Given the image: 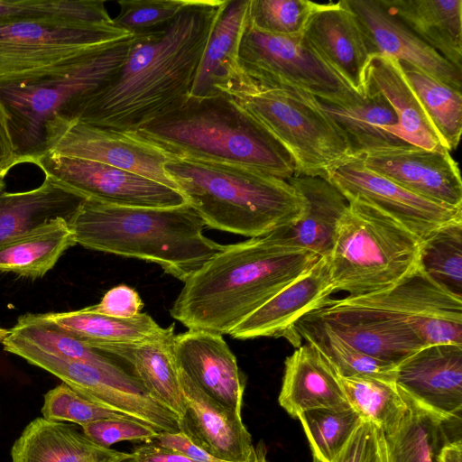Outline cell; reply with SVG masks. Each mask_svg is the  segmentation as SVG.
I'll return each mask as SVG.
<instances>
[{
  "mask_svg": "<svg viewBox=\"0 0 462 462\" xmlns=\"http://www.w3.org/2000/svg\"><path fill=\"white\" fill-rule=\"evenodd\" d=\"M133 39H119L51 75L0 86L15 152L23 163L34 164L75 123L79 104L116 74Z\"/></svg>",
  "mask_w": 462,
  "mask_h": 462,
  "instance_id": "8992f818",
  "label": "cell"
},
{
  "mask_svg": "<svg viewBox=\"0 0 462 462\" xmlns=\"http://www.w3.org/2000/svg\"><path fill=\"white\" fill-rule=\"evenodd\" d=\"M332 302L389 312L410 326L426 346L462 345V299L441 288L420 267L391 289Z\"/></svg>",
  "mask_w": 462,
  "mask_h": 462,
  "instance_id": "7c38bea8",
  "label": "cell"
},
{
  "mask_svg": "<svg viewBox=\"0 0 462 462\" xmlns=\"http://www.w3.org/2000/svg\"><path fill=\"white\" fill-rule=\"evenodd\" d=\"M41 18L88 23H107L111 21L102 0H0V23Z\"/></svg>",
  "mask_w": 462,
  "mask_h": 462,
  "instance_id": "b9f144b4",
  "label": "cell"
},
{
  "mask_svg": "<svg viewBox=\"0 0 462 462\" xmlns=\"http://www.w3.org/2000/svg\"><path fill=\"white\" fill-rule=\"evenodd\" d=\"M269 131L291 154L297 175L326 178L328 170L349 156L348 147L316 97L290 88L261 83L238 65L216 85Z\"/></svg>",
  "mask_w": 462,
  "mask_h": 462,
  "instance_id": "52a82bcc",
  "label": "cell"
},
{
  "mask_svg": "<svg viewBox=\"0 0 462 462\" xmlns=\"http://www.w3.org/2000/svg\"><path fill=\"white\" fill-rule=\"evenodd\" d=\"M313 458L336 462L349 439L362 423L357 412L347 410L315 409L298 416Z\"/></svg>",
  "mask_w": 462,
  "mask_h": 462,
  "instance_id": "60d3db41",
  "label": "cell"
},
{
  "mask_svg": "<svg viewBox=\"0 0 462 462\" xmlns=\"http://www.w3.org/2000/svg\"><path fill=\"white\" fill-rule=\"evenodd\" d=\"M164 171L210 228L258 237L302 212V199L288 180L258 171L175 157Z\"/></svg>",
  "mask_w": 462,
  "mask_h": 462,
  "instance_id": "5b68a950",
  "label": "cell"
},
{
  "mask_svg": "<svg viewBox=\"0 0 462 462\" xmlns=\"http://www.w3.org/2000/svg\"><path fill=\"white\" fill-rule=\"evenodd\" d=\"M439 462H462L461 438L450 440L442 448Z\"/></svg>",
  "mask_w": 462,
  "mask_h": 462,
  "instance_id": "f5cc1de1",
  "label": "cell"
},
{
  "mask_svg": "<svg viewBox=\"0 0 462 462\" xmlns=\"http://www.w3.org/2000/svg\"><path fill=\"white\" fill-rule=\"evenodd\" d=\"M301 338L316 346L340 377L371 376L395 381L396 365L356 349L334 335L311 313L295 323L288 341L298 347Z\"/></svg>",
  "mask_w": 462,
  "mask_h": 462,
  "instance_id": "d590c367",
  "label": "cell"
},
{
  "mask_svg": "<svg viewBox=\"0 0 462 462\" xmlns=\"http://www.w3.org/2000/svg\"><path fill=\"white\" fill-rule=\"evenodd\" d=\"M314 4L307 0H250L247 23L263 32L300 37Z\"/></svg>",
  "mask_w": 462,
  "mask_h": 462,
  "instance_id": "7bdbcfd3",
  "label": "cell"
},
{
  "mask_svg": "<svg viewBox=\"0 0 462 462\" xmlns=\"http://www.w3.org/2000/svg\"><path fill=\"white\" fill-rule=\"evenodd\" d=\"M254 462H270L267 458V450L265 445L259 443L255 446Z\"/></svg>",
  "mask_w": 462,
  "mask_h": 462,
  "instance_id": "db71d44e",
  "label": "cell"
},
{
  "mask_svg": "<svg viewBox=\"0 0 462 462\" xmlns=\"http://www.w3.org/2000/svg\"><path fill=\"white\" fill-rule=\"evenodd\" d=\"M131 454V462H196L178 451L159 446L154 441L141 444Z\"/></svg>",
  "mask_w": 462,
  "mask_h": 462,
  "instance_id": "f907efd6",
  "label": "cell"
},
{
  "mask_svg": "<svg viewBox=\"0 0 462 462\" xmlns=\"http://www.w3.org/2000/svg\"><path fill=\"white\" fill-rule=\"evenodd\" d=\"M11 457L12 462H124L132 454L98 446L69 424L37 418L15 440Z\"/></svg>",
  "mask_w": 462,
  "mask_h": 462,
  "instance_id": "4316f807",
  "label": "cell"
},
{
  "mask_svg": "<svg viewBox=\"0 0 462 462\" xmlns=\"http://www.w3.org/2000/svg\"><path fill=\"white\" fill-rule=\"evenodd\" d=\"M9 333L60 358L91 365L116 374L131 373L118 363L119 358L79 341L52 321L47 313L20 316Z\"/></svg>",
  "mask_w": 462,
  "mask_h": 462,
  "instance_id": "8d00e7d4",
  "label": "cell"
},
{
  "mask_svg": "<svg viewBox=\"0 0 462 462\" xmlns=\"http://www.w3.org/2000/svg\"><path fill=\"white\" fill-rule=\"evenodd\" d=\"M76 245L69 221L59 217L0 245V271L36 279L53 268Z\"/></svg>",
  "mask_w": 462,
  "mask_h": 462,
  "instance_id": "e575fe53",
  "label": "cell"
},
{
  "mask_svg": "<svg viewBox=\"0 0 462 462\" xmlns=\"http://www.w3.org/2000/svg\"><path fill=\"white\" fill-rule=\"evenodd\" d=\"M366 89L379 92L392 106L399 119L401 138L429 150L445 148L398 60L371 55L365 71Z\"/></svg>",
  "mask_w": 462,
  "mask_h": 462,
  "instance_id": "f1b7e54d",
  "label": "cell"
},
{
  "mask_svg": "<svg viewBox=\"0 0 462 462\" xmlns=\"http://www.w3.org/2000/svg\"><path fill=\"white\" fill-rule=\"evenodd\" d=\"M278 402L292 418L315 409L351 408L336 371L308 342L286 357Z\"/></svg>",
  "mask_w": 462,
  "mask_h": 462,
  "instance_id": "d4e9b609",
  "label": "cell"
},
{
  "mask_svg": "<svg viewBox=\"0 0 462 462\" xmlns=\"http://www.w3.org/2000/svg\"><path fill=\"white\" fill-rule=\"evenodd\" d=\"M378 435V444H379V455L377 462H384V455H383V433L377 429Z\"/></svg>",
  "mask_w": 462,
  "mask_h": 462,
  "instance_id": "11a10c76",
  "label": "cell"
},
{
  "mask_svg": "<svg viewBox=\"0 0 462 462\" xmlns=\"http://www.w3.org/2000/svg\"><path fill=\"white\" fill-rule=\"evenodd\" d=\"M430 123L448 151L456 149L462 132V94L412 65L400 62Z\"/></svg>",
  "mask_w": 462,
  "mask_h": 462,
  "instance_id": "74e56055",
  "label": "cell"
},
{
  "mask_svg": "<svg viewBox=\"0 0 462 462\" xmlns=\"http://www.w3.org/2000/svg\"><path fill=\"white\" fill-rule=\"evenodd\" d=\"M238 65L261 83L296 89L326 102L346 105L364 98L316 54L302 36L270 34L246 23L239 43Z\"/></svg>",
  "mask_w": 462,
  "mask_h": 462,
  "instance_id": "30bf717a",
  "label": "cell"
},
{
  "mask_svg": "<svg viewBox=\"0 0 462 462\" xmlns=\"http://www.w3.org/2000/svg\"><path fill=\"white\" fill-rule=\"evenodd\" d=\"M134 134L170 157L239 165L286 180L298 172L287 149L223 93L189 96Z\"/></svg>",
  "mask_w": 462,
  "mask_h": 462,
  "instance_id": "277c9868",
  "label": "cell"
},
{
  "mask_svg": "<svg viewBox=\"0 0 462 462\" xmlns=\"http://www.w3.org/2000/svg\"><path fill=\"white\" fill-rule=\"evenodd\" d=\"M51 177L85 199L129 207L166 208L187 202L175 189L100 162L47 152L34 162Z\"/></svg>",
  "mask_w": 462,
  "mask_h": 462,
  "instance_id": "5bb4252c",
  "label": "cell"
},
{
  "mask_svg": "<svg viewBox=\"0 0 462 462\" xmlns=\"http://www.w3.org/2000/svg\"><path fill=\"white\" fill-rule=\"evenodd\" d=\"M159 446L178 451L196 462H225L196 445L184 432L159 433L153 440Z\"/></svg>",
  "mask_w": 462,
  "mask_h": 462,
  "instance_id": "681fc988",
  "label": "cell"
},
{
  "mask_svg": "<svg viewBox=\"0 0 462 462\" xmlns=\"http://www.w3.org/2000/svg\"><path fill=\"white\" fill-rule=\"evenodd\" d=\"M313 462H319V460H317V459H314V458H313Z\"/></svg>",
  "mask_w": 462,
  "mask_h": 462,
  "instance_id": "680465c9",
  "label": "cell"
},
{
  "mask_svg": "<svg viewBox=\"0 0 462 462\" xmlns=\"http://www.w3.org/2000/svg\"><path fill=\"white\" fill-rule=\"evenodd\" d=\"M10 329H6L0 326V341H2L8 334Z\"/></svg>",
  "mask_w": 462,
  "mask_h": 462,
  "instance_id": "6f0895ef",
  "label": "cell"
},
{
  "mask_svg": "<svg viewBox=\"0 0 462 462\" xmlns=\"http://www.w3.org/2000/svg\"><path fill=\"white\" fill-rule=\"evenodd\" d=\"M310 313L356 349L394 365L428 346L404 321L383 310L338 305L331 300Z\"/></svg>",
  "mask_w": 462,
  "mask_h": 462,
  "instance_id": "e0dca14e",
  "label": "cell"
},
{
  "mask_svg": "<svg viewBox=\"0 0 462 462\" xmlns=\"http://www.w3.org/2000/svg\"><path fill=\"white\" fill-rule=\"evenodd\" d=\"M226 0H189L166 25L134 35L116 74L79 104L74 120L134 133L181 105Z\"/></svg>",
  "mask_w": 462,
  "mask_h": 462,
  "instance_id": "6da1fadb",
  "label": "cell"
},
{
  "mask_svg": "<svg viewBox=\"0 0 462 462\" xmlns=\"http://www.w3.org/2000/svg\"><path fill=\"white\" fill-rule=\"evenodd\" d=\"M23 163L17 156L9 127V117L0 100V169L11 170Z\"/></svg>",
  "mask_w": 462,
  "mask_h": 462,
  "instance_id": "816d5d0a",
  "label": "cell"
},
{
  "mask_svg": "<svg viewBox=\"0 0 462 462\" xmlns=\"http://www.w3.org/2000/svg\"><path fill=\"white\" fill-rule=\"evenodd\" d=\"M250 0H226L205 46L189 96L217 95L216 85L238 63V49L247 23Z\"/></svg>",
  "mask_w": 462,
  "mask_h": 462,
  "instance_id": "836d02e7",
  "label": "cell"
},
{
  "mask_svg": "<svg viewBox=\"0 0 462 462\" xmlns=\"http://www.w3.org/2000/svg\"><path fill=\"white\" fill-rule=\"evenodd\" d=\"M174 336L171 325L161 335L117 349L114 356L131 366L132 374L151 397L173 411L181 426L185 403L172 353Z\"/></svg>",
  "mask_w": 462,
  "mask_h": 462,
  "instance_id": "1f68e13d",
  "label": "cell"
},
{
  "mask_svg": "<svg viewBox=\"0 0 462 462\" xmlns=\"http://www.w3.org/2000/svg\"><path fill=\"white\" fill-rule=\"evenodd\" d=\"M1 342L6 352L52 374L97 404L125 414L160 433L180 431L178 416L151 397L131 373L116 374L91 365L60 358L11 334Z\"/></svg>",
  "mask_w": 462,
  "mask_h": 462,
  "instance_id": "8fae6325",
  "label": "cell"
},
{
  "mask_svg": "<svg viewBox=\"0 0 462 462\" xmlns=\"http://www.w3.org/2000/svg\"><path fill=\"white\" fill-rule=\"evenodd\" d=\"M47 316L86 345L114 356L120 348L142 343L161 335L165 328L147 313L128 319L113 318L92 311L88 307Z\"/></svg>",
  "mask_w": 462,
  "mask_h": 462,
  "instance_id": "d6a6232c",
  "label": "cell"
},
{
  "mask_svg": "<svg viewBox=\"0 0 462 462\" xmlns=\"http://www.w3.org/2000/svg\"><path fill=\"white\" fill-rule=\"evenodd\" d=\"M449 63L462 69L461 0H379Z\"/></svg>",
  "mask_w": 462,
  "mask_h": 462,
  "instance_id": "f546056e",
  "label": "cell"
},
{
  "mask_svg": "<svg viewBox=\"0 0 462 462\" xmlns=\"http://www.w3.org/2000/svg\"><path fill=\"white\" fill-rule=\"evenodd\" d=\"M346 200L328 258L334 292L356 298L393 288L419 267L422 241L372 205Z\"/></svg>",
  "mask_w": 462,
  "mask_h": 462,
  "instance_id": "ba28073f",
  "label": "cell"
},
{
  "mask_svg": "<svg viewBox=\"0 0 462 462\" xmlns=\"http://www.w3.org/2000/svg\"><path fill=\"white\" fill-rule=\"evenodd\" d=\"M316 104L344 138L350 157L409 143L400 136L396 113L379 92L366 89L365 97L352 104H333L317 98Z\"/></svg>",
  "mask_w": 462,
  "mask_h": 462,
  "instance_id": "484cf974",
  "label": "cell"
},
{
  "mask_svg": "<svg viewBox=\"0 0 462 462\" xmlns=\"http://www.w3.org/2000/svg\"><path fill=\"white\" fill-rule=\"evenodd\" d=\"M172 353L178 373L226 409L242 415L245 382L223 335L188 329L174 336Z\"/></svg>",
  "mask_w": 462,
  "mask_h": 462,
  "instance_id": "ac0fdd59",
  "label": "cell"
},
{
  "mask_svg": "<svg viewBox=\"0 0 462 462\" xmlns=\"http://www.w3.org/2000/svg\"><path fill=\"white\" fill-rule=\"evenodd\" d=\"M326 179L348 199H357L393 217L421 241L441 226L462 219V208L442 205L402 188L348 157Z\"/></svg>",
  "mask_w": 462,
  "mask_h": 462,
  "instance_id": "4fadbf2b",
  "label": "cell"
},
{
  "mask_svg": "<svg viewBox=\"0 0 462 462\" xmlns=\"http://www.w3.org/2000/svg\"><path fill=\"white\" fill-rule=\"evenodd\" d=\"M332 293L328 259L320 257L308 272L246 317L228 335L243 340L263 337H283L289 340L295 323L327 306Z\"/></svg>",
  "mask_w": 462,
  "mask_h": 462,
  "instance_id": "7402d4cb",
  "label": "cell"
},
{
  "mask_svg": "<svg viewBox=\"0 0 462 462\" xmlns=\"http://www.w3.org/2000/svg\"><path fill=\"white\" fill-rule=\"evenodd\" d=\"M124 462H131L130 460H126V461H124Z\"/></svg>",
  "mask_w": 462,
  "mask_h": 462,
  "instance_id": "91938a15",
  "label": "cell"
},
{
  "mask_svg": "<svg viewBox=\"0 0 462 462\" xmlns=\"http://www.w3.org/2000/svg\"><path fill=\"white\" fill-rule=\"evenodd\" d=\"M346 399L363 421L383 434L392 432L407 411V402L395 381L371 376L340 377Z\"/></svg>",
  "mask_w": 462,
  "mask_h": 462,
  "instance_id": "f35d334b",
  "label": "cell"
},
{
  "mask_svg": "<svg viewBox=\"0 0 462 462\" xmlns=\"http://www.w3.org/2000/svg\"><path fill=\"white\" fill-rule=\"evenodd\" d=\"M48 152L100 162L178 189L164 171L171 157L134 133L75 122Z\"/></svg>",
  "mask_w": 462,
  "mask_h": 462,
  "instance_id": "2e32d148",
  "label": "cell"
},
{
  "mask_svg": "<svg viewBox=\"0 0 462 462\" xmlns=\"http://www.w3.org/2000/svg\"><path fill=\"white\" fill-rule=\"evenodd\" d=\"M83 434L98 446L110 448L122 441L149 443L158 434L155 429L134 420L106 419L82 426Z\"/></svg>",
  "mask_w": 462,
  "mask_h": 462,
  "instance_id": "bcb514c9",
  "label": "cell"
},
{
  "mask_svg": "<svg viewBox=\"0 0 462 462\" xmlns=\"http://www.w3.org/2000/svg\"><path fill=\"white\" fill-rule=\"evenodd\" d=\"M356 15L371 55L383 54L414 66L461 91L462 69L455 67L393 16L379 0H346Z\"/></svg>",
  "mask_w": 462,
  "mask_h": 462,
  "instance_id": "44dd1931",
  "label": "cell"
},
{
  "mask_svg": "<svg viewBox=\"0 0 462 462\" xmlns=\"http://www.w3.org/2000/svg\"><path fill=\"white\" fill-rule=\"evenodd\" d=\"M365 166L431 201L462 208V180L447 149L429 150L408 143L367 153Z\"/></svg>",
  "mask_w": 462,
  "mask_h": 462,
  "instance_id": "9a60e30c",
  "label": "cell"
},
{
  "mask_svg": "<svg viewBox=\"0 0 462 462\" xmlns=\"http://www.w3.org/2000/svg\"><path fill=\"white\" fill-rule=\"evenodd\" d=\"M9 171L8 169H0V192H2L5 187V178Z\"/></svg>",
  "mask_w": 462,
  "mask_h": 462,
  "instance_id": "9f6ffc18",
  "label": "cell"
},
{
  "mask_svg": "<svg viewBox=\"0 0 462 462\" xmlns=\"http://www.w3.org/2000/svg\"><path fill=\"white\" fill-rule=\"evenodd\" d=\"M319 258L270 234L223 245L183 282L171 316L189 329L229 334Z\"/></svg>",
  "mask_w": 462,
  "mask_h": 462,
  "instance_id": "7a4b0ae2",
  "label": "cell"
},
{
  "mask_svg": "<svg viewBox=\"0 0 462 462\" xmlns=\"http://www.w3.org/2000/svg\"><path fill=\"white\" fill-rule=\"evenodd\" d=\"M42 413L47 420L70 421L80 426L106 419L134 420L86 399L64 383L44 395Z\"/></svg>",
  "mask_w": 462,
  "mask_h": 462,
  "instance_id": "ee69618b",
  "label": "cell"
},
{
  "mask_svg": "<svg viewBox=\"0 0 462 462\" xmlns=\"http://www.w3.org/2000/svg\"><path fill=\"white\" fill-rule=\"evenodd\" d=\"M143 302L135 290L121 284L107 291L101 300L89 309L113 318L128 319L141 312Z\"/></svg>",
  "mask_w": 462,
  "mask_h": 462,
  "instance_id": "7dc6e473",
  "label": "cell"
},
{
  "mask_svg": "<svg viewBox=\"0 0 462 462\" xmlns=\"http://www.w3.org/2000/svg\"><path fill=\"white\" fill-rule=\"evenodd\" d=\"M69 224L76 244L154 263L181 282L223 248L203 234L206 224L189 203L148 208L86 199Z\"/></svg>",
  "mask_w": 462,
  "mask_h": 462,
  "instance_id": "3957f363",
  "label": "cell"
},
{
  "mask_svg": "<svg viewBox=\"0 0 462 462\" xmlns=\"http://www.w3.org/2000/svg\"><path fill=\"white\" fill-rule=\"evenodd\" d=\"M303 39L358 96H365L370 59L364 33L346 0L314 4Z\"/></svg>",
  "mask_w": 462,
  "mask_h": 462,
  "instance_id": "ffe728a7",
  "label": "cell"
},
{
  "mask_svg": "<svg viewBox=\"0 0 462 462\" xmlns=\"http://www.w3.org/2000/svg\"><path fill=\"white\" fill-rule=\"evenodd\" d=\"M189 0H119L113 24L132 35L159 29L171 22Z\"/></svg>",
  "mask_w": 462,
  "mask_h": 462,
  "instance_id": "f6af8a7d",
  "label": "cell"
},
{
  "mask_svg": "<svg viewBox=\"0 0 462 462\" xmlns=\"http://www.w3.org/2000/svg\"><path fill=\"white\" fill-rule=\"evenodd\" d=\"M401 393L407 411L397 427L383 434L384 462H439L442 448L461 438L462 418L444 420Z\"/></svg>",
  "mask_w": 462,
  "mask_h": 462,
  "instance_id": "4dcf8cb0",
  "label": "cell"
},
{
  "mask_svg": "<svg viewBox=\"0 0 462 462\" xmlns=\"http://www.w3.org/2000/svg\"><path fill=\"white\" fill-rule=\"evenodd\" d=\"M419 267L441 288L462 299V219L422 240Z\"/></svg>",
  "mask_w": 462,
  "mask_h": 462,
  "instance_id": "ab89813d",
  "label": "cell"
},
{
  "mask_svg": "<svg viewBox=\"0 0 462 462\" xmlns=\"http://www.w3.org/2000/svg\"><path fill=\"white\" fill-rule=\"evenodd\" d=\"M378 455L377 428L370 422L362 421L336 462H377Z\"/></svg>",
  "mask_w": 462,
  "mask_h": 462,
  "instance_id": "c3c4849f",
  "label": "cell"
},
{
  "mask_svg": "<svg viewBox=\"0 0 462 462\" xmlns=\"http://www.w3.org/2000/svg\"><path fill=\"white\" fill-rule=\"evenodd\" d=\"M85 199L49 176L33 189L0 192V245L55 218L69 222Z\"/></svg>",
  "mask_w": 462,
  "mask_h": 462,
  "instance_id": "83f0119b",
  "label": "cell"
},
{
  "mask_svg": "<svg viewBox=\"0 0 462 462\" xmlns=\"http://www.w3.org/2000/svg\"><path fill=\"white\" fill-rule=\"evenodd\" d=\"M405 395L444 420L462 418V345L425 346L395 368Z\"/></svg>",
  "mask_w": 462,
  "mask_h": 462,
  "instance_id": "d6986e66",
  "label": "cell"
},
{
  "mask_svg": "<svg viewBox=\"0 0 462 462\" xmlns=\"http://www.w3.org/2000/svg\"><path fill=\"white\" fill-rule=\"evenodd\" d=\"M128 32L113 23L57 18L0 23V86L53 74Z\"/></svg>",
  "mask_w": 462,
  "mask_h": 462,
  "instance_id": "9c48e42d",
  "label": "cell"
},
{
  "mask_svg": "<svg viewBox=\"0 0 462 462\" xmlns=\"http://www.w3.org/2000/svg\"><path fill=\"white\" fill-rule=\"evenodd\" d=\"M178 376L185 403L180 431L219 460L254 462V446L242 415L209 398L185 375Z\"/></svg>",
  "mask_w": 462,
  "mask_h": 462,
  "instance_id": "cb8c5ba5",
  "label": "cell"
},
{
  "mask_svg": "<svg viewBox=\"0 0 462 462\" xmlns=\"http://www.w3.org/2000/svg\"><path fill=\"white\" fill-rule=\"evenodd\" d=\"M288 182L302 199L301 215L296 221L272 231L270 236L285 246L328 258L348 207L346 199L323 177L295 175Z\"/></svg>",
  "mask_w": 462,
  "mask_h": 462,
  "instance_id": "603a6c76",
  "label": "cell"
}]
</instances>
